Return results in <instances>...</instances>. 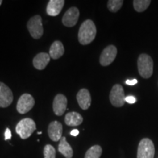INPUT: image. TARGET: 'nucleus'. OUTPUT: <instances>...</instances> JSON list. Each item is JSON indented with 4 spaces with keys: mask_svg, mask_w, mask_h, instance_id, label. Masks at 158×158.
<instances>
[{
    "mask_svg": "<svg viewBox=\"0 0 158 158\" xmlns=\"http://www.w3.org/2000/svg\"><path fill=\"white\" fill-rule=\"evenodd\" d=\"M96 26L92 20H86L81 25L78 31V41L82 45H88L94 40L96 37Z\"/></svg>",
    "mask_w": 158,
    "mask_h": 158,
    "instance_id": "obj_1",
    "label": "nucleus"
},
{
    "mask_svg": "<svg viewBox=\"0 0 158 158\" xmlns=\"http://www.w3.org/2000/svg\"><path fill=\"white\" fill-rule=\"evenodd\" d=\"M138 70L140 76L143 78H149L153 73V61L151 56L142 54L138 59Z\"/></svg>",
    "mask_w": 158,
    "mask_h": 158,
    "instance_id": "obj_2",
    "label": "nucleus"
},
{
    "mask_svg": "<svg viewBox=\"0 0 158 158\" xmlns=\"http://www.w3.org/2000/svg\"><path fill=\"white\" fill-rule=\"evenodd\" d=\"M36 130V124L34 120L30 118H23L17 124L15 132L21 139H27Z\"/></svg>",
    "mask_w": 158,
    "mask_h": 158,
    "instance_id": "obj_3",
    "label": "nucleus"
},
{
    "mask_svg": "<svg viewBox=\"0 0 158 158\" xmlns=\"http://www.w3.org/2000/svg\"><path fill=\"white\" fill-rule=\"evenodd\" d=\"M155 153V146L152 140L143 138L138 144L137 158H154Z\"/></svg>",
    "mask_w": 158,
    "mask_h": 158,
    "instance_id": "obj_4",
    "label": "nucleus"
},
{
    "mask_svg": "<svg viewBox=\"0 0 158 158\" xmlns=\"http://www.w3.org/2000/svg\"><path fill=\"white\" fill-rule=\"evenodd\" d=\"M27 29L33 38H40L43 35L42 18L38 15L31 17L27 23Z\"/></svg>",
    "mask_w": 158,
    "mask_h": 158,
    "instance_id": "obj_5",
    "label": "nucleus"
},
{
    "mask_svg": "<svg viewBox=\"0 0 158 158\" xmlns=\"http://www.w3.org/2000/svg\"><path fill=\"white\" fill-rule=\"evenodd\" d=\"M125 94L124 89L119 84H116L112 87L110 92V103L115 107H122L125 103Z\"/></svg>",
    "mask_w": 158,
    "mask_h": 158,
    "instance_id": "obj_6",
    "label": "nucleus"
},
{
    "mask_svg": "<svg viewBox=\"0 0 158 158\" xmlns=\"http://www.w3.org/2000/svg\"><path fill=\"white\" fill-rule=\"evenodd\" d=\"M35 106V99L31 94H23L18 100L16 109L21 114H25L29 112Z\"/></svg>",
    "mask_w": 158,
    "mask_h": 158,
    "instance_id": "obj_7",
    "label": "nucleus"
},
{
    "mask_svg": "<svg viewBox=\"0 0 158 158\" xmlns=\"http://www.w3.org/2000/svg\"><path fill=\"white\" fill-rule=\"evenodd\" d=\"M117 49L114 45H110L102 51L100 56V63L102 66H108L115 60Z\"/></svg>",
    "mask_w": 158,
    "mask_h": 158,
    "instance_id": "obj_8",
    "label": "nucleus"
},
{
    "mask_svg": "<svg viewBox=\"0 0 158 158\" xmlns=\"http://www.w3.org/2000/svg\"><path fill=\"white\" fill-rule=\"evenodd\" d=\"M13 100V94L7 85L0 82V108H7Z\"/></svg>",
    "mask_w": 158,
    "mask_h": 158,
    "instance_id": "obj_9",
    "label": "nucleus"
},
{
    "mask_svg": "<svg viewBox=\"0 0 158 158\" xmlns=\"http://www.w3.org/2000/svg\"><path fill=\"white\" fill-rule=\"evenodd\" d=\"M79 15H80V13H79L78 9L77 7H70L66 11L62 18L63 24L68 27H74L78 22Z\"/></svg>",
    "mask_w": 158,
    "mask_h": 158,
    "instance_id": "obj_10",
    "label": "nucleus"
},
{
    "mask_svg": "<svg viewBox=\"0 0 158 158\" xmlns=\"http://www.w3.org/2000/svg\"><path fill=\"white\" fill-rule=\"evenodd\" d=\"M68 106V99L62 94H56L53 102V110L56 116L64 114Z\"/></svg>",
    "mask_w": 158,
    "mask_h": 158,
    "instance_id": "obj_11",
    "label": "nucleus"
},
{
    "mask_svg": "<svg viewBox=\"0 0 158 158\" xmlns=\"http://www.w3.org/2000/svg\"><path fill=\"white\" fill-rule=\"evenodd\" d=\"M62 131L63 127L62 124L61 122L58 121L51 122L48 125V133L49 138L53 141H58L61 140L62 137Z\"/></svg>",
    "mask_w": 158,
    "mask_h": 158,
    "instance_id": "obj_12",
    "label": "nucleus"
},
{
    "mask_svg": "<svg viewBox=\"0 0 158 158\" xmlns=\"http://www.w3.org/2000/svg\"><path fill=\"white\" fill-rule=\"evenodd\" d=\"M76 99L79 106L83 110H87L90 107L92 98L89 92L86 89H81L79 91L77 94Z\"/></svg>",
    "mask_w": 158,
    "mask_h": 158,
    "instance_id": "obj_13",
    "label": "nucleus"
},
{
    "mask_svg": "<svg viewBox=\"0 0 158 158\" xmlns=\"http://www.w3.org/2000/svg\"><path fill=\"white\" fill-rule=\"evenodd\" d=\"M64 0H50L46 7V13L51 16H56L61 13L64 7Z\"/></svg>",
    "mask_w": 158,
    "mask_h": 158,
    "instance_id": "obj_14",
    "label": "nucleus"
},
{
    "mask_svg": "<svg viewBox=\"0 0 158 158\" xmlns=\"http://www.w3.org/2000/svg\"><path fill=\"white\" fill-rule=\"evenodd\" d=\"M50 55L47 53H39L33 59V65L37 70H42L46 68L47 65L48 64L49 62H50Z\"/></svg>",
    "mask_w": 158,
    "mask_h": 158,
    "instance_id": "obj_15",
    "label": "nucleus"
},
{
    "mask_svg": "<svg viewBox=\"0 0 158 158\" xmlns=\"http://www.w3.org/2000/svg\"><path fill=\"white\" fill-rule=\"evenodd\" d=\"M64 53V48L62 43L59 40H56L51 45L50 50H49V55L51 58L57 59L63 56Z\"/></svg>",
    "mask_w": 158,
    "mask_h": 158,
    "instance_id": "obj_16",
    "label": "nucleus"
},
{
    "mask_svg": "<svg viewBox=\"0 0 158 158\" xmlns=\"http://www.w3.org/2000/svg\"><path fill=\"white\" fill-rule=\"evenodd\" d=\"M64 122L67 125L70 127L78 126L83 122V117L80 114L77 112H70L65 116Z\"/></svg>",
    "mask_w": 158,
    "mask_h": 158,
    "instance_id": "obj_17",
    "label": "nucleus"
},
{
    "mask_svg": "<svg viewBox=\"0 0 158 158\" xmlns=\"http://www.w3.org/2000/svg\"><path fill=\"white\" fill-rule=\"evenodd\" d=\"M58 150L59 152L66 158H72L73 156V151L72 147L67 141L65 137L61 138L60 143H59L58 147Z\"/></svg>",
    "mask_w": 158,
    "mask_h": 158,
    "instance_id": "obj_18",
    "label": "nucleus"
},
{
    "mask_svg": "<svg viewBox=\"0 0 158 158\" xmlns=\"http://www.w3.org/2000/svg\"><path fill=\"white\" fill-rule=\"evenodd\" d=\"M102 152V147L99 145H94L87 150L84 158H100Z\"/></svg>",
    "mask_w": 158,
    "mask_h": 158,
    "instance_id": "obj_19",
    "label": "nucleus"
},
{
    "mask_svg": "<svg viewBox=\"0 0 158 158\" xmlns=\"http://www.w3.org/2000/svg\"><path fill=\"white\" fill-rule=\"evenodd\" d=\"M151 1L150 0H134L133 7L135 11L138 13H142L148 8Z\"/></svg>",
    "mask_w": 158,
    "mask_h": 158,
    "instance_id": "obj_20",
    "label": "nucleus"
},
{
    "mask_svg": "<svg viewBox=\"0 0 158 158\" xmlns=\"http://www.w3.org/2000/svg\"><path fill=\"white\" fill-rule=\"evenodd\" d=\"M123 3L122 0H109L107 4L108 9L112 13H116L121 9Z\"/></svg>",
    "mask_w": 158,
    "mask_h": 158,
    "instance_id": "obj_21",
    "label": "nucleus"
},
{
    "mask_svg": "<svg viewBox=\"0 0 158 158\" xmlns=\"http://www.w3.org/2000/svg\"><path fill=\"white\" fill-rule=\"evenodd\" d=\"M44 158H56V149L53 146L47 144L43 149Z\"/></svg>",
    "mask_w": 158,
    "mask_h": 158,
    "instance_id": "obj_22",
    "label": "nucleus"
},
{
    "mask_svg": "<svg viewBox=\"0 0 158 158\" xmlns=\"http://www.w3.org/2000/svg\"><path fill=\"white\" fill-rule=\"evenodd\" d=\"M125 102L130 104H133L136 102V99L133 96H127L125 98Z\"/></svg>",
    "mask_w": 158,
    "mask_h": 158,
    "instance_id": "obj_23",
    "label": "nucleus"
},
{
    "mask_svg": "<svg viewBox=\"0 0 158 158\" xmlns=\"http://www.w3.org/2000/svg\"><path fill=\"white\" fill-rule=\"evenodd\" d=\"M11 131L9 128H6L5 133V140L7 141V140H9L11 138Z\"/></svg>",
    "mask_w": 158,
    "mask_h": 158,
    "instance_id": "obj_24",
    "label": "nucleus"
},
{
    "mask_svg": "<svg viewBox=\"0 0 158 158\" xmlns=\"http://www.w3.org/2000/svg\"><path fill=\"white\" fill-rule=\"evenodd\" d=\"M126 84L129 86H134L138 83L137 79H133V80H127L126 81Z\"/></svg>",
    "mask_w": 158,
    "mask_h": 158,
    "instance_id": "obj_25",
    "label": "nucleus"
},
{
    "mask_svg": "<svg viewBox=\"0 0 158 158\" xmlns=\"http://www.w3.org/2000/svg\"><path fill=\"white\" fill-rule=\"evenodd\" d=\"M79 134V130H73L72 131L70 132V135L72 136H77Z\"/></svg>",
    "mask_w": 158,
    "mask_h": 158,
    "instance_id": "obj_26",
    "label": "nucleus"
},
{
    "mask_svg": "<svg viewBox=\"0 0 158 158\" xmlns=\"http://www.w3.org/2000/svg\"><path fill=\"white\" fill-rule=\"evenodd\" d=\"M2 0H0V5H2Z\"/></svg>",
    "mask_w": 158,
    "mask_h": 158,
    "instance_id": "obj_27",
    "label": "nucleus"
},
{
    "mask_svg": "<svg viewBox=\"0 0 158 158\" xmlns=\"http://www.w3.org/2000/svg\"><path fill=\"white\" fill-rule=\"evenodd\" d=\"M39 134H40H40H42V132H38V135H39Z\"/></svg>",
    "mask_w": 158,
    "mask_h": 158,
    "instance_id": "obj_28",
    "label": "nucleus"
}]
</instances>
